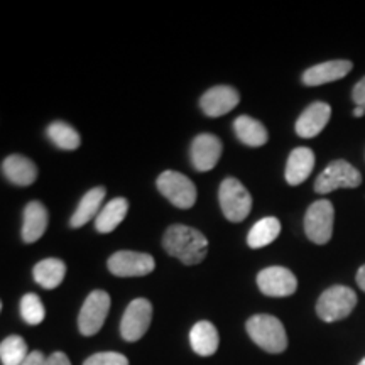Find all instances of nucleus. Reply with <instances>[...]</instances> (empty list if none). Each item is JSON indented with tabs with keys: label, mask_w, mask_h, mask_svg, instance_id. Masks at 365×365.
<instances>
[{
	"label": "nucleus",
	"mask_w": 365,
	"mask_h": 365,
	"mask_svg": "<svg viewBox=\"0 0 365 365\" xmlns=\"http://www.w3.org/2000/svg\"><path fill=\"white\" fill-rule=\"evenodd\" d=\"M163 247L185 266H195L207 257L208 240L196 228L176 223L164 232Z\"/></svg>",
	"instance_id": "nucleus-1"
},
{
	"label": "nucleus",
	"mask_w": 365,
	"mask_h": 365,
	"mask_svg": "<svg viewBox=\"0 0 365 365\" xmlns=\"http://www.w3.org/2000/svg\"><path fill=\"white\" fill-rule=\"evenodd\" d=\"M247 333L255 345L269 354H281L287 346L284 325L271 314H255L247 319Z\"/></svg>",
	"instance_id": "nucleus-2"
},
{
	"label": "nucleus",
	"mask_w": 365,
	"mask_h": 365,
	"mask_svg": "<svg viewBox=\"0 0 365 365\" xmlns=\"http://www.w3.org/2000/svg\"><path fill=\"white\" fill-rule=\"evenodd\" d=\"M220 208L228 222L239 223L249 217L252 208V196L244 185L235 178H227L218 190Z\"/></svg>",
	"instance_id": "nucleus-3"
},
{
	"label": "nucleus",
	"mask_w": 365,
	"mask_h": 365,
	"mask_svg": "<svg viewBox=\"0 0 365 365\" xmlns=\"http://www.w3.org/2000/svg\"><path fill=\"white\" fill-rule=\"evenodd\" d=\"M357 307V294L346 286H331L319 296L317 303L318 317L327 323L339 322L349 317Z\"/></svg>",
	"instance_id": "nucleus-4"
},
{
	"label": "nucleus",
	"mask_w": 365,
	"mask_h": 365,
	"mask_svg": "<svg viewBox=\"0 0 365 365\" xmlns=\"http://www.w3.org/2000/svg\"><path fill=\"white\" fill-rule=\"evenodd\" d=\"M362 182V175L357 168L346 163L345 159H336L328 164L322 175L314 181V191L319 195H328L339 188H357Z\"/></svg>",
	"instance_id": "nucleus-5"
},
{
	"label": "nucleus",
	"mask_w": 365,
	"mask_h": 365,
	"mask_svg": "<svg viewBox=\"0 0 365 365\" xmlns=\"http://www.w3.org/2000/svg\"><path fill=\"white\" fill-rule=\"evenodd\" d=\"M159 193L176 208L188 210L196 203V186L188 176L176 171H164L156 181Z\"/></svg>",
	"instance_id": "nucleus-6"
},
{
	"label": "nucleus",
	"mask_w": 365,
	"mask_h": 365,
	"mask_svg": "<svg viewBox=\"0 0 365 365\" xmlns=\"http://www.w3.org/2000/svg\"><path fill=\"white\" fill-rule=\"evenodd\" d=\"M333 220H335L333 205L328 200H318L304 215V234L313 244H327L333 235Z\"/></svg>",
	"instance_id": "nucleus-7"
},
{
	"label": "nucleus",
	"mask_w": 365,
	"mask_h": 365,
	"mask_svg": "<svg viewBox=\"0 0 365 365\" xmlns=\"http://www.w3.org/2000/svg\"><path fill=\"white\" fill-rule=\"evenodd\" d=\"M108 309H110V296H108V293H105L102 289L90 293L78 314V330L81 335L91 336L102 330Z\"/></svg>",
	"instance_id": "nucleus-8"
},
{
	"label": "nucleus",
	"mask_w": 365,
	"mask_h": 365,
	"mask_svg": "<svg viewBox=\"0 0 365 365\" xmlns=\"http://www.w3.org/2000/svg\"><path fill=\"white\" fill-rule=\"evenodd\" d=\"M153 319V304L149 299L137 298L125 308L120 319V335L127 341H137L149 330Z\"/></svg>",
	"instance_id": "nucleus-9"
},
{
	"label": "nucleus",
	"mask_w": 365,
	"mask_h": 365,
	"mask_svg": "<svg viewBox=\"0 0 365 365\" xmlns=\"http://www.w3.org/2000/svg\"><path fill=\"white\" fill-rule=\"evenodd\" d=\"M108 271L117 277H140L150 274L156 267L153 255L134 250H118L107 262Z\"/></svg>",
	"instance_id": "nucleus-10"
},
{
	"label": "nucleus",
	"mask_w": 365,
	"mask_h": 365,
	"mask_svg": "<svg viewBox=\"0 0 365 365\" xmlns=\"http://www.w3.org/2000/svg\"><path fill=\"white\" fill-rule=\"evenodd\" d=\"M257 286L261 293L271 298H286L296 293L298 281L289 269L281 266H272L262 269L257 274Z\"/></svg>",
	"instance_id": "nucleus-11"
},
{
	"label": "nucleus",
	"mask_w": 365,
	"mask_h": 365,
	"mask_svg": "<svg viewBox=\"0 0 365 365\" xmlns=\"http://www.w3.org/2000/svg\"><path fill=\"white\" fill-rule=\"evenodd\" d=\"M240 103L239 91L232 86L218 85L205 91L200 98V108L207 117H222L232 112Z\"/></svg>",
	"instance_id": "nucleus-12"
},
{
	"label": "nucleus",
	"mask_w": 365,
	"mask_h": 365,
	"mask_svg": "<svg viewBox=\"0 0 365 365\" xmlns=\"http://www.w3.org/2000/svg\"><path fill=\"white\" fill-rule=\"evenodd\" d=\"M222 143L213 134H200L191 143L190 158L196 171H210L217 166L222 156Z\"/></svg>",
	"instance_id": "nucleus-13"
},
{
	"label": "nucleus",
	"mask_w": 365,
	"mask_h": 365,
	"mask_svg": "<svg viewBox=\"0 0 365 365\" xmlns=\"http://www.w3.org/2000/svg\"><path fill=\"white\" fill-rule=\"evenodd\" d=\"M331 117V107L325 102H314L301 113L296 120V134L303 139H312L317 137L319 132L325 129L328 120Z\"/></svg>",
	"instance_id": "nucleus-14"
},
{
	"label": "nucleus",
	"mask_w": 365,
	"mask_h": 365,
	"mask_svg": "<svg viewBox=\"0 0 365 365\" xmlns=\"http://www.w3.org/2000/svg\"><path fill=\"white\" fill-rule=\"evenodd\" d=\"M352 61L349 59H333V61H325L322 65L308 68L303 73V83L307 86H319L331 83V81L341 80L352 71Z\"/></svg>",
	"instance_id": "nucleus-15"
},
{
	"label": "nucleus",
	"mask_w": 365,
	"mask_h": 365,
	"mask_svg": "<svg viewBox=\"0 0 365 365\" xmlns=\"http://www.w3.org/2000/svg\"><path fill=\"white\" fill-rule=\"evenodd\" d=\"M314 168V154L309 148H296L291 150L286 163V181L287 185L298 186L308 180Z\"/></svg>",
	"instance_id": "nucleus-16"
},
{
	"label": "nucleus",
	"mask_w": 365,
	"mask_h": 365,
	"mask_svg": "<svg viewBox=\"0 0 365 365\" xmlns=\"http://www.w3.org/2000/svg\"><path fill=\"white\" fill-rule=\"evenodd\" d=\"M2 173L12 185L29 186L38 178V168L29 158L12 154L2 161Z\"/></svg>",
	"instance_id": "nucleus-17"
},
{
	"label": "nucleus",
	"mask_w": 365,
	"mask_h": 365,
	"mask_svg": "<svg viewBox=\"0 0 365 365\" xmlns=\"http://www.w3.org/2000/svg\"><path fill=\"white\" fill-rule=\"evenodd\" d=\"M48 210L41 202L27 203L24 210V223H22V240L26 244L38 242L48 228Z\"/></svg>",
	"instance_id": "nucleus-18"
},
{
	"label": "nucleus",
	"mask_w": 365,
	"mask_h": 365,
	"mask_svg": "<svg viewBox=\"0 0 365 365\" xmlns=\"http://www.w3.org/2000/svg\"><path fill=\"white\" fill-rule=\"evenodd\" d=\"M190 344L191 349L202 357H210V355L215 354L218 344H220L215 325L210 322L196 323L190 331Z\"/></svg>",
	"instance_id": "nucleus-19"
},
{
	"label": "nucleus",
	"mask_w": 365,
	"mask_h": 365,
	"mask_svg": "<svg viewBox=\"0 0 365 365\" xmlns=\"http://www.w3.org/2000/svg\"><path fill=\"white\" fill-rule=\"evenodd\" d=\"M105 198V188L103 186H97V188H91L88 193H85L81 202L76 207L75 213L71 215L70 225L73 228L83 227L85 223H88L91 218H97L98 213L102 212V202Z\"/></svg>",
	"instance_id": "nucleus-20"
},
{
	"label": "nucleus",
	"mask_w": 365,
	"mask_h": 365,
	"mask_svg": "<svg viewBox=\"0 0 365 365\" xmlns=\"http://www.w3.org/2000/svg\"><path fill=\"white\" fill-rule=\"evenodd\" d=\"M127 212H129V202L125 198H113L102 208L98 217L95 218V228L100 234H110L120 225Z\"/></svg>",
	"instance_id": "nucleus-21"
},
{
	"label": "nucleus",
	"mask_w": 365,
	"mask_h": 365,
	"mask_svg": "<svg viewBox=\"0 0 365 365\" xmlns=\"http://www.w3.org/2000/svg\"><path fill=\"white\" fill-rule=\"evenodd\" d=\"M234 129L237 137L242 144L250 145V148H261L267 143L269 135L267 129L259 120H255L250 115H240L235 118Z\"/></svg>",
	"instance_id": "nucleus-22"
},
{
	"label": "nucleus",
	"mask_w": 365,
	"mask_h": 365,
	"mask_svg": "<svg viewBox=\"0 0 365 365\" xmlns=\"http://www.w3.org/2000/svg\"><path fill=\"white\" fill-rule=\"evenodd\" d=\"M66 266L65 262L59 261V259H44V261L38 262L33 269L34 281L38 282L44 289H56L65 279Z\"/></svg>",
	"instance_id": "nucleus-23"
},
{
	"label": "nucleus",
	"mask_w": 365,
	"mask_h": 365,
	"mask_svg": "<svg viewBox=\"0 0 365 365\" xmlns=\"http://www.w3.org/2000/svg\"><path fill=\"white\" fill-rule=\"evenodd\" d=\"M281 234V222L276 217H266L255 222L249 230L247 244L250 249H262L272 244Z\"/></svg>",
	"instance_id": "nucleus-24"
},
{
	"label": "nucleus",
	"mask_w": 365,
	"mask_h": 365,
	"mask_svg": "<svg viewBox=\"0 0 365 365\" xmlns=\"http://www.w3.org/2000/svg\"><path fill=\"white\" fill-rule=\"evenodd\" d=\"M48 137L53 140V144L59 149L65 150H75L80 148V134L70 124L66 122H53L51 125L48 127Z\"/></svg>",
	"instance_id": "nucleus-25"
},
{
	"label": "nucleus",
	"mask_w": 365,
	"mask_h": 365,
	"mask_svg": "<svg viewBox=\"0 0 365 365\" xmlns=\"http://www.w3.org/2000/svg\"><path fill=\"white\" fill-rule=\"evenodd\" d=\"M26 340L19 335H11L0 344V360L2 365H22L27 359Z\"/></svg>",
	"instance_id": "nucleus-26"
},
{
	"label": "nucleus",
	"mask_w": 365,
	"mask_h": 365,
	"mask_svg": "<svg viewBox=\"0 0 365 365\" xmlns=\"http://www.w3.org/2000/svg\"><path fill=\"white\" fill-rule=\"evenodd\" d=\"M21 317L27 325H39L46 317L43 301L38 294L27 293L21 299Z\"/></svg>",
	"instance_id": "nucleus-27"
},
{
	"label": "nucleus",
	"mask_w": 365,
	"mask_h": 365,
	"mask_svg": "<svg viewBox=\"0 0 365 365\" xmlns=\"http://www.w3.org/2000/svg\"><path fill=\"white\" fill-rule=\"evenodd\" d=\"M83 365H129V360L118 352H98L86 359Z\"/></svg>",
	"instance_id": "nucleus-28"
},
{
	"label": "nucleus",
	"mask_w": 365,
	"mask_h": 365,
	"mask_svg": "<svg viewBox=\"0 0 365 365\" xmlns=\"http://www.w3.org/2000/svg\"><path fill=\"white\" fill-rule=\"evenodd\" d=\"M352 100L355 102V105H357V107L365 108V76L359 81L357 85L354 86Z\"/></svg>",
	"instance_id": "nucleus-29"
},
{
	"label": "nucleus",
	"mask_w": 365,
	"mask_h": 365,
	"mask_svg": "<svg viewBox=\"0 0 365 365\" xmlns=\"http://www.w3.org/2000/svg\"><path fill=\"white\" fill-rule=\"evenodd\" d=\"M46 365H71L70 359H68L66 354L63 352H54L46 359Z\"/></svg>",
	"instance_id": "nucleus-30"
},
{
	"label": "nucleus",
	"mask_w": 365,
	"mask_h": 365,
	"mask_svg": "<svg viewBox=\"0 0 365 365\" xmlns=\"http://www.w3.org/2000/svg\"><path fill=\"white\" fill-rule=\"evenodd\" d=\"M22 365H46V357L43 355V352L34 350V352L27 355V359L22 362Z\"/></svg>",
	"instance_id": "nucleus-31"
},
{
	"label": "nucleus",
	"mask_w": 365,
	"mask_h": 365,
	"mask_svg": "<svg viewBox=\"0 0 365 365\" xmlns=\"http://www.w3.org/2000/svg\"><path fill=\"white\" fill-rule=\"evenodd\" d=\"M357 284L362 291H365V264L357 271Z\"/></svg>",
	"instance_id": "nucleus-32"
},
{
	"label": "nucleus",
	"mask_w": 365,
	"mask_h": 365,
	"mask_svg": "<svg viewBox=\"0 0 365 365\" xmlns=\"http://www.w3.org/2000/svg\"><path fill=\"white\" fill-rule=\"evenodd\" d=\"M354 115H355V117H364V115H365V108H362V107H355Z\"/></svg>",
	"instance_id": "nucleus-33"
},
{
	"label": "nucleus",
	"mask_w": 365,
	"mask_h": 365,
	"mask_svg": "<svg viewBox=\"0 0 365 365\" xmlns=\"http://www.w3.org/2000/svg\"><path fill=\"white\" fill-rule=\"evenodd\" d=\"M359 365H365V359H364V360H362V362H360Z\"/></svg>",
	"instance_id": "nucleus-34"
}]
</instances>
